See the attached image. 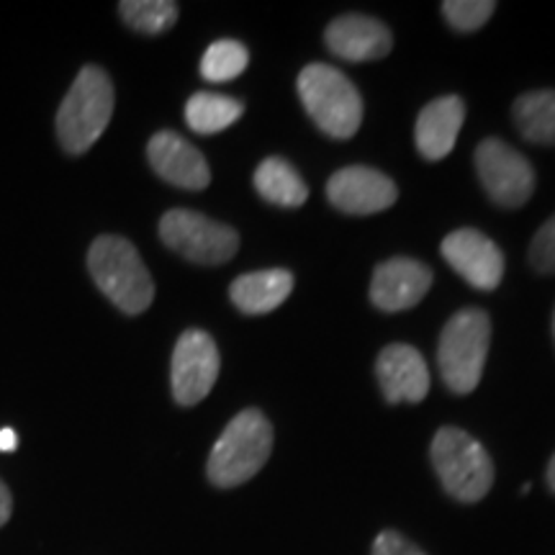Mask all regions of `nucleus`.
I'll use <instances>...</instances> for the list:
<instances>
[{
    "label": "nucleus",
    "mask_w": 555,
    "mask_h": 555,
    "mask_svg": "<svg viewBox=\"0 0 555 555\" xmlns=\"http://www.w3.org/2000/svg\"><path fill=\"white\" fill-rule=\"evenodd\" d=\"M273 425L260 409H245L234 416L214 442L206 463L208 481L219 489H234L258 476L273 453Z\"/></svg>",
    "instance_id": "f257e3e1"
},
{
    "label": "nucleus",
    "mask_w": 555,
    "mask_h": 555,
    "mask_svg": "<svg viewBox=\"0 0 555 555\" xmlns=\"http://www.w3.org/2000/svg\"><path fill=\"white\" fill-rule=\"evenodd\" d=\"M88 270L101 294L124 314L137 317L152 307L155 283L137 247L116 234H103L88 249Z\"/></svg>",
    "instance_id": "f03ea898"
},
{
    "label": "nucleus",
    "mask_w": 555,
    "mask_h": 555,
    "mask_svg": "<svg viewBox=\"0 0 555 555\" xmlns=\"http://www.w3.org/2000/svg\"><path fill=\"white\" fill-rule=\"evenodd\" d=\"M114 116V86L106 69L88 65L67 90L57 111V139L67 155H86Z\"/></svg>",
    "instance_id": "7ed1b4c3"
},
{
    "label": "nucleus",
    "mask_w": 555,
    "mask_h": 555,
    "mask_svg": "<svg viewBox=\"0 0 555 555\" xmlns=\"http://www.w3.org/2000/svg\"><path fill=\"white\" fill-rule=\"evenodd\" d=\"M433 468L442 489L463 504H476L494 486V463L476 437L461 427H442L433 437Z\"/></svg>",
    "instance_id": "20e7f679"
},
{
    "label": "nucleus",
    "mask_w": 555,
    "mask_h": 555,
    "mask_svg": "<svg viewBox=\"0 0 555 555\" xmlns=\"http://www.w3.org/2000/svg\"><path fill=\"white\" fill-rule=\"evenodd\" d=\"M298 99L327 137L350 139L363 124V101L345 73L314 62L298 73Z\"/></svg>",
    "instance_id": "39448f33"
},
{
    "label": "nucleus",
    "mask_w": 555,
    "mask_h": 555,
    "mask_svg": "<svg viewBox=\"0 0 555 555\" xmlns=\"http://www.w3.org/2000/svg\"><path fill=\"white\" fill-rule=\"evenodd\" d=\"M491 345V319L483 309H463L450 319L437 345V365L453 393H470L481 384Z\"/></svg>",
    "instance_id": "423d86ee"
},
{
    "label": "nucleus",
    "mask_w": 555,
    "mask_h": 555,
    "mask_svg": "<svg viewBox=\"0 0 555 555\" xmlns=\"http://www.w3.org/2000/svg\"><path fill=\"white\" fill-rule=\"evenodd\" d=\"M159 240L196 266H224L237 255L240 234L189 208H172L159 219Z\"/></svg>",
    "instance_id": "0eeeda50"
},
{
    "label": "nucleus",
    "mask_w": 555,
    "mask_h": 555,
    "mask_svg": "<svg viewBox=\"0 0 555 555\" xmlns=\"http://www.w3.org/2000/svg\"><path fill=\"white\" fill-rule=\"evenodd\" d=\"M476 170L483 191L494 204L519 208L535 193V170L530 159L519 155L502 139L489 137L476 147Z\"/></svg>",
    "instance_id": "6e6552de"
},
{
    "label": "nucleus",
    "mask_w": 555,
    "mask_h": 555,
    "mask_svg": "<svg viewBox=\"0 0 555 555\" xmlns=\"http://www.w3.org/2000/svg\"><path fill=\"white\" fill-rule=\"evenodd\" d=\"M219 347L204 330H185L172 350L170 386L180 406H196L219 378Z\"/></svg>",
    "instance_id": "1a4fd4ad"
},
{
    "label": "nucleus",
    "mask_w": 555,
    "mask_h": 555,
    "mask_svg": "<svg viewBox=\"0 0 555 555\" xmlns=\"http://www.w3.org/2000/svg\"><path fill=\"white\" fill-rule=\"evenodd\" d=\"M327 198L337 211L350 217H371L397 204L399 191L391 178L365 165H350L327 180Z\"/></svg>",
    "instance_id": "9d476101"
},
{
    "label": "nucleus",
    "mask_w": 555,
    "mask_h": 555,
    "mask_svg": "<svg viewBox=\"0 0 555 555\" xmlns=\"http://www.w3.org/2000/svg\"><path fill=\"white\" fill-rule=\"evenodd\" d=\"M442 258L457 275L478 291L499 288L504 278V255L494 240L478 229H455L442 240Z\"/></svg>",
    "instance_id": "9b49d317"
},
{
    "label": "nucleus",
    "mask_w": 555,
    "mask_h": 555,
    "mask_svg": "<svg viewBox=\"0 0 555 555\" xmlns=\"http://www.w3.org/2000/svg\"><path fill=\"white\" fill-rule=\"evenodd\" d=\"M433 270L414 258H388L376 266L371 278L373 307L388 314L416 307L433 288Z\"/></svg>",
    "instance_id": "f8f14e48"
},
{
    "label": "nucleus",
    "mask_w": 555,
    "mask_h": 555,
    "mask_svg": "<svg viewBox=\"0 0 555 555\" xmlns=\"http://www.w3.org/2000/svg\"><path fill=\"white\" fill-rule=\"evenodd\" d=\"M147 159L152 170L176 189L204 191L211 183L206 157L176 131H157L147 144Z\"/></svg>",
    "instance_id": "ddd939ff"
},
{
    "label": "nucleus",
    "mask_w": 555,
    "mask_h": 555,
    "mask_svg": "<svg viewBox=\"0 0 555 555\" xmlns=\"http://www.w3.org/2000/svg\"><path fill=\"white\" fill-rule=\"evenodd\" d=\"M378 384L388 404H420L429 393V367L422 352L412 345L393 343L380 350L378 363Z\"/></svg>",
    "instance_id": "4468645a"
},
{
    "label": "nucleus",
    "mask_w": 555,
    "mask_h": 555,
    "mask_svg": "<svg viewBox=\"0 0 555 555\" xmlns=\"http://www.w3.org/2000/svg\"><path fill=\"white\" fill-rule=\"evenodd\" d=\"M330 52L347 62L384 60L393 47V37L386 24L363 13H347L332 21L324 31Z\"/></svg>",
    "instance_id": "2eb2a0df"
},
{
    "label": "nucleus",
    "mask_w": 555,
    "mask_h": 555,
    "mask_svg": "<svg viewBox=\"0 0 555 555\" xmlns=\"http://www.w3.org/2000/svg\"><path fill=\"white\" fill-rule=\"evenodd\" d=\"M466 119V103L457 95H442L422 108L414 124V144L425 159H446L453 152Z\"/></svg>",
    "instance_id": "dca6fc26"
},
{
    "label": "nucleus",
    "mask_w": 555,
    "mask_h": 555,
    "mask_svg": "<svg viewBox=\"0 0 555 555\" xmlns=\"http://www.w3.org/2000/svg\"><path fill=\"white\" fill-rule=\"evenodd\" d=\"M294 273L283 268L255 270V273L240 275L229 286V298L242 314L262 317L281 307L294 291Z\"/></svg>",
    "instance_id": "f3484780"
},
{
    "label": "nucleus",
    "mask_w": 555,
    "mask_h": 555,
    "mask_svg": "<svg viewBox=\"0 0 555 555\" xmlns=\"http://www.w3.org/2000/svg\"><path fill=\"white\" fill-rule=\"evenodd\" d=\"M255 189H258L268 204L281 208H298L307 204L309 198V189L304 178L283 157L262 159L258 170H255Z\"/></svg>",
    "instance_id": "a211bd4d"
},
{
    "label": "nucleus",
    "mask_w": 555,
    "mask_h": 555,
    "mask_svg": "<svg viewBox=\"0 0 555 555\" xmlns=\"http://www.w3.org/2000/svg\"><path fill=\"white\" fill-rule=\"evenodd\" d=\"M512 116L527 142L555 147V90H530L519 95Z\"/></svg>",
    "instance_id": "6ab92c4d"
},
{
    "label": "nucleus",
    "mask_w": 555,
    "mask_h": 555,
    "mask_svg": "<svg viewBox=\"0 0 555 555\" xmlns=\"http://www.w3.org/2000/svg\"><path fill=\"white\" fill-rule=\"evenodd\" d=\"M245 103L221 93H193L185 103V124L196 134H219L240 121Z\"/></svg>",
    "instance_id": "aec40b11"
},
{
    "label": "nucleus",
    "mask_w": 555,
    "mask_h": 555,
    "mask_svg": "<svg viewBox=\"0 0 555 555\" xmlns=\"http://www.w3.org/2000/svg\"><path fill=\"white\" fill-rule=\"evenodd\" d=\"M121 21L139 34H157L170 31L178 21V3L172 0H124L119 3Z\"/></svg>",
    "instance_id": "412c9836"
},
{
    "label": "nucleus",
    "mask_w": 555,
    "mask_h": 555,
    "mask_svg": "<svg viewBox=\"0 0 555 555\" xmlns=\"http://www.w3.org/2000/svg\"><path fill=\"white\" fill-rule=\"evenodd\" d=\"M249 65L247 47L237 39H219L201 57V78L208 82H229L240 78Z\"/></svg>",
    "instance_id": "4be33fe9"
},
{
    "label": "nucleus",
    "mask_w": 555,
    "mask_h": 555,
    "mask_svg": "<svg viewBox=\"0 0 555 555\" xmlns=\"http://www.w3.org/2000/svg\"><path fill=\"white\" fill-rule=\"evenodd\" d=\"M494 0H446L442 3V16L455 31H478L481 26L494 16Z\"/></svg>",
    "instance_id": "5701e85b"
},
{
    "label": "nucleus",
    "mask_w": 555,
    "mask_h": 555,
    "mask_svg": "<svg viewBox=\"0 0 555 555\" xmlns=\"http://www.w3.org/2000/svg\"><path fill=\"white\" fill-rule=\"evenodd\" d=\"M530 266L538 270L540 275L555 273V214L538 229L530 245Z\"/></svg>",
    "instance_id": "b1692460"
},
{
    "label": "nucleus",
    "mask_w": 555,
    "mask_h": 555,
    "mask_svg": "<svg viewBox=\"0 0 555 555\" xmlns=\"http://www.w3.org/2000/svg\"><path fill=\"white\" fill-rule=\"evenodd\" d=\"M371 555H427L420 545H414L412 540H406L397 530H384L373 540Z\"/></svg>",
    "instance_id": "393cba45"
},
{
    "label": "nucleus",
    "mask_w": 555,
    "mask_h": 555,
    "mask_svg": "<svg viewBox=\"0 0 555 555\" xmlns=\"http://www.w3.org/2000/svg\"><path fill=\"white\" fill-rule=\"evenodd\" d=\"M11 515H13V496H11L9 486L0 481V527L9 525Z\"/></svg>",
    "instance_id": "a878e982"
},
{
    "label": "nucleus",
    "mask_w": 555,
    "mask_h": 555,
    "mask_svg": "<svg viewBox=\"0 0 555 555\" xmlns=\"http://www.w3.org/2000/svg\"><path fill=\"white\" fill-rule=\"evenodd\" d=\"M18 448V435L13 427L0 429V453H13Z\"/></svg>",
    "instance_id": "bb28decb"
},
{
    "label": "nucleus",
    "mask_w": 555,
    "mask_h": 555,
    "mask_svg": "<svg viewBox=\"0 0 555 555\" xmlns=\"http://www.w3.org/2000/svg\"><path fill=\"white\" fill-rule=\"evenodd\" d=\"M547 486H551V489L555 491V455L551 457V463H547Z\"/></svg>",
    "instance_id": "cd10ccee"
},
{
    "label": "nucleus",
    "mask_w": 555,
    "mask_h": 555,
    "mask_svg": "<svg viewBox=\"0 0 555 555\" xmlns=\"http://www.w3.org/2000/svg\"><path fill=\"white\" fill-rule=\"evenodd\" d=\"M553 335H555V314H553Z\"/></svg>",
    "instance_id": "c85d7f7f"
}]
</instances>
